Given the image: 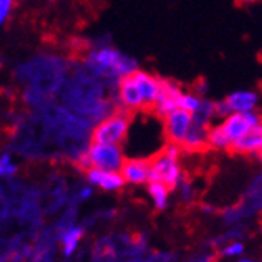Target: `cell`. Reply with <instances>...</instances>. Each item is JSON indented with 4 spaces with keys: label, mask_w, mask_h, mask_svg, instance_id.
<instances>
[{
    "label": "cell",
    "mask_w": 262,
    "mask_h": 262,
    "mask_svg": "<svg viewBox=\"0 0 262 262\" xmlns=\"http://www.w3.org/2000/svg\"><path fill=\"white\" fill-rule=\"evenodd\" d=\"M208 147L216 149V150H227V149L230 150L232 141L226 135V131L221 126V123L209 128V131H208Z\"/></svg>",
    "instance_id": "ac0fdd59"
},
{
    "label": "cell",
    "mask_w": 262,
    "mask_h": 262,
    "mask_svg": "<svg viewBox=\"0 0 262 262\" xmlns=\"http://www.w3.org/2000/svg\"><path fill=\"white\" fill-rule=\"evenodd\" d=\"M150 181L162 182L169 189L181 186L184 174H182L179 159L168 155L163 150L150 157Z\"/></svg>",
    "instance_id": "5b68a950"
},
{
    "label": "cell",
    "mask_w": 262,
    "mask_h": 262,
    "mask_svg": "<svg viewBox=\"0 0 262 262\" xmlns=\"http://www.w3.org/2000/svg\"><path fill=\"white\" fill-rule=\"evenodd\" d=\"M260 123H262V117L256 111H251V112H245V114H240V112L230 114L229 117H226V119L221 122V126L224 128L226 135L230 138V141L235 142L240 138H243L251 128H254Z\"/></svg>",
    "instance_id": "9c48e42d"
},
{
    "label": "cell",
    "mask_w": 262,
    "mask_h": 262,
    "mask_svg": "<svg viewBox=\"0 0 262 262\" xmlns=\"http://www.w3.org/2000/svg\"><path fill=\"white\" fill-rule=\"evenodd\" d=\"M16 165L13 163L11 160V155L10 154H2V157H0V174H2L4 178H10L16 173Z\"/></svg>",
    "instance_id": "44dd1931"
},
{
    "label": "cell",
    "mask_w": 262,
    "mask_h": 262,
    "mask_svg": "<svg viewBox=\"0 0 262 262\" xmlns=\"http://www.w3.org/2000/svg\"><path fill=\"white\" fill-rule=\"evenodd\" d=\"M245 251V246L242 242H230L227 245H224L221 248V254L224 257H235V256H240Z\"/></svg>",
    "instance_id": "7402d4cb"
},
{
    "label": "cell",
    "mask_w": 262,
    "mask_h": 262,
    "mask_svg": "<svg viewBox=\"0 0 262 262\" xmlns=\"http://www.w3.org/2000/svg\"><path fill=\"white\" fill-rule=\"evenodd\" d=\"M242 2H245V4H251V2H254V0H242Z\"/></svg>",
    "instance_id": "484cf974"
},
{
    "label": "cell",
    "mask_w": 262,
    "mask_h": 262,
    "mask_svg": "<svg viewBox=\"0 0 262 262\" xmlns=\"http://www.w3.org/2000/svg\"><path fill=\"white\" fill-rule=\"evenodd\" d=\"M203 99L199 95H193V93H182L181 101H179V109H184L187 112H190L192 115L200 109Z\"/></svg>",
    "instance_id": "ffe728a7"
},
{
    "label": "cell",
    "mask_w": 262,
    "mask_h": 262,
    "mask_svg": "<svg viewBox=\"0 0 262 262\" xmlns=\"http://www.w3.org/2000/svg\"><path fill=\"white\" fill-rule=\"evenodd\" d=\"M85 68L96 77L102 78L111 86L117 88L123 77L138 72V61L120 50L111 47V43L91 47L82 59Z\"/></svg>",
    "instance_id": "3957f363"
},
{
    "label": "cell",
    "mask_w": 262,
    "mask_h": 262,
    "mask_svg": "<svg viewBox=\"0 0 262 262\" xmlns=\"http://www.w3.org/2000/svg\"><path fill=\"white\" fill-rule=\"evenodd\" d=\"M115 101H117V107L123 109L129 114L144 112L142 96L133 74L123 77L119 82V86L115 90Z\"/></svg>",
    "instance_id": "ba28073f"
},
{
    "label": "cell",
    "mask_w": 262,
    "mask_h": 262,
    "mask_svg": "<svg viewBox=\"0 0 262 262\" xmlns=\"http://www.w3.org/2000/svg\"><path fill=\"white\" fill-rule=\"evenodd\" d=\"M226 101H227L232 112L245 114V112H251L256 109L259 96H257V93H254V91H251V90H238V91L230 93L226 98Z\"/></svg>",
    "instance_id": "2e32d148"
},
{
    "label": "cell",
    "mask_w": 262,
    "mask_h": 262,
    "mask_svg": "<svg viewBox=\"0 0 262 262\" xmlns=\"http://www.w3.org/2000/svg\"><path fill=\"white\" fill-rule=\"evenodd\" d=\"M211 128V125L202 122V120H196L193 119L192 128L189 131V135L186 138V141L182 142V150H187V152H199L208 147V131Z\"/></svg>",
    "instance_id": "9a60e30c"
},
{
    "label": "cell",
    "mask_w": 262,
    "mask_h": 262,
    "mask_svg": "<svg viewBox=\"0 0 262 262\" xmlns=\"http://www.w3.org/2000/svg\"><path fill=\"white\" fill-rule=\"evenodd\" d=\"M109 86L107 82H104L102 78L90 72L82 62H78L64 85L62 101L77 114L102 120L117 111L114 109V104L106 99V88Z\"/></svg>",
    "instance_id": "6da1fadb"
},
{
    "label": "cell",
    "mask_w": 262,
    "mask_h": 262,
    "mask_svg": "<svg viewBox=\"0 0 262 262\" xmlns=\"http://www.w3.org/2000/svg\"><path fill=\"white\" fill-rule=\"evenodd\" d=\"M193 123V115L184 109H176L163 119V135L166 142H173L182 146Z\"/></svg>",
    "instance_id": "52a82bcc"
},
{
    "label": "cell",
    "mask_w": 262,
    "mask_h": 262,
    "mask_svg": "<svg viewBox=\"0 0 262 262\" xmlns=\"http://www.w3.org/2000/svg\"><path fill=\"white\" fill-rule=\"evenodd\" d=\"M131 126V114L117 109L106 119L99 120L90 133V141L95 144H114L120 146L126 141Z\"/></svg>",
    "instance_id": "277c9868"
},
{
    "label": "cell",
    "mask_w": 262,
    "mask_h": 262,
    "mask_svg": "<svg viewBox=\"0 0 262 262\" xmlns=\"http://www.w3.org/2000/svg\"><path fill=\"white\" fill-rule=\"evenodd\" d=\"M69 71L71 64L68 59L51 53H40L18 64L15 77L47 101L66 85Z\"/></svg>",
    "instance_id": "7a4b0ae2"
},
{
    "label": "cell",
    "mask_w": 262,
    "mask_h": 262,
    "mask_svg": "<svg viewBox=\"0 0 262 262\" xmlns=\"http://www.w3.org/2000/svg\"><path fill=\"white\" fill-rule=\"evenodd\" d=\"M238 262H257V260H253V259H240Z\"/></svg>",
    "instance_id": "d4e9b609"
},
{
    "label": "cell",
    "mask_w": 262,
    "mask_h": 262,
    "mask_svg": "<svg viewBox=\"0 0 262 262\" xmlns=\"http://www.w3.org/2000/svg\"><path fill=\"white\" fill-rule=\"evenodd\" d=\"M86 157L91 168L104 169V171H120L126 160L123 149L114 144L91 142L86 149Z\"/></svg>",
    "instance_id": "8992f818"
},
{
    "label": "cell",
    "mask_w": 262,
    "mask_h": 262,
    "mask_svg": "<svg viewBox=\"0 0 262 262\" xmlns=\"http://www.w3.org/2000/svg\"><path fill=\"white\" fill-rule=\"evenodd\" d=\"M133 77H135L138 88L141 91L142 102H144V112H152L157 104V99H159V95H160L162 78L154 77L152 74L144 72V71L135 72Z\"/></svg>",
    "instance_id": "7c38bea8"
},
{
    "label": "cell",
    "mask_w": 262,
    "mask_h": 262,
    "mask_svg": "<svg viewBox=\"0 0 262 262\" xmlns=\"http://www.w3.org/2000/svg\"><path fill=\"white\" fill-rule=\"evenodd\" d=\"M169 189L168 186L162 184V182H147V192H149V196L150 200L155 206V209H159V211H163V209L168 206V199H169Z\"/></svg>",
    "instance_id": "e0dca14e"
},
{
    "label": "cell",
    "mask_w": 262,
    "mask_h": 262,
    "mask_svg": "<svg viewBox=\"0 0 262 262\" xmlns=\"http://www.w3.org/2000/svg\"><path fill=\"white\" fill-rule=\"evenodd\" d=\"M126 184L142 186L150 182V159L146 157H126L120 169Z\"/></svg>",
    "instance_id": "8fae6325"
},
{
    "label": "cell",
    "mask_w": 262,
    "mask_h": 262,
    "mask_svg": "<svg viewBox=\"0 0 262 262\" xmlns=\"http://www.w3.org/2000/svg\"><path fill=\"white\" fill-rule=\"evenodd\" d=\"M182 91L174 82L162 78V85H160V95L157 99V104L152 111V114L157 119H166V117L179 109V101L182 96Z\"/></svg>",
    "instance_id": "30bf717a"
},
{
    "label": "cell",
    "mask_w": 262,
    "mask_h": 262,
    "mask_svg": "<svg viewBox=\"0 0 262 262\" xmlns=\"http://www.w3.org/2000/svg\"><path fill=\"white\" fill-rule=\"evenodd\" d=\"M82 235H83L82 227H69L62 233L61 245H62V251L66 256H72L75 253L78 243L82 240Z\"/></svg>",
    "instance_id": "d6986e66"
},
{
    "label": "cell",
    "mask_w": 262,
    "mask_h": 262,
    "mask_svg": "<svg viewBox=\"0 0 262 262\" xmlns=\"http://www.w3.org/2000/svg\"><path fill=\"white\" fill-rule=\"evenodd\" d=\"M230 150L233 154L250 155V157H257V159H262V123L251 128L238 141L232 142Z\"/></svg>",
    "instance_id": "4fadbf2b"
},
{
    "label": "cell",
    "mask_w": 262,
    "mask_h": 262,
    "mask_svg": "<svg viewBox=\"0 0 262 262\" xmlns=\"http://www.w3.org/2000/svg\"><path fill=\"white\" fill-rule=\"evenodd\" d=\"M50 2H55V0H50Z\"/></svg>",
    "instance_id": "4316f807"
},
{
    "label": "cell",
    "mask_w": 262,
    "mask_h": 262,
    "mask_svg": "<svg viewBox=\"0 0 262 262\" xmlns=\"http://www.w3.org/2000/svg\"><path fill=\"white\" fill-rule=\"evenodd\" d=\"M91 193H93V189H91V187H85V189L80 190L78 196H80V199H83V200H86V199H90V196H91Z\"/></svg>",
    "instance_id": "cb8c5ba5"
},
{
    "label": "cell",
    "mask_w": 262,
    "mask_h": 262,
    "mask_svg": "<svg viewBox=\"0 0 262 262\" xmlns=\"http://www.w3.org/2000/svg\"><path fill=\"white\" fill-rule=\"evenodd\" d=\"M13 8V0H0V24H5Z\"/></svg>",
    "instance_id": "603a6c76"
},
{
    "label": "cell",
    "mask_w": 262,
    "mask_h": 262,
    "mask_svg": "<svg viewBox=\"0 0 262 262\" xmlns=\"http://www.w3.org/2000/svg\"><path fill=\"white\" fill-rule=\"evenodd\" d=\"M85 173L91 186H96L106 192H117L126 184L120 171H104V169L90 168Z\"/></svg>",
    "instance_id": "5bb4252c"
}]
</instances>
